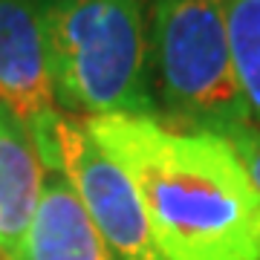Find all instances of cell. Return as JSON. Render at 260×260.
<instances>
[{
    "label": "cell",
    "mask_w": 260,
    "mask_h": 260,
    "mask_svg": "<svg viewBox=\"0 0 260 260\" xmlns=\"http://www.w3.org/2000/svg\"><path fill=\"white\" fill-rule=\"evenodd\" d=\"M84 127L133 179L162 260H260V194L225 136L148 116Z\"/></svg>",
    "instance_id": "1"
},
{
    "label": "cell",
    "mask_w": 260,
    "mask_h": 260,
    "mask_svg": "<svg viewBox=\"0 0 260 260\" xmlns=\"http://www.w3.org/2000/svg\"><path fill=\"white\" fill-rule=\"evenodd\" d=\"M64 110L159 119L148 0H29Z\"/></svg>",
    "instance_id": "2"
},
{
    "label": "cell",
    "mask_w": 260,
    "mask_h": 260,
    "mask_svg": "<svg viewBox=\"0 0 260 260\" xmlns=\"http://www.w3.org/2000/svg\"><path fill=\"white\" fill-rule=\"evenodd\" d=\"M159 121L229 136L251 121L229 49V0H150Z\"/></svg>",
    "instance_id": "3"
},
{
    "label": "cell",
    "mask_w": 260,
    "mask_h": 260,
    "mask_svg": "<svg viewBox=\"0 0 260 260\" xmlns=\"http://www.w3.org/2000/svg\"><path fill=\"white\" fill-rule=\"evenodd\" d=\"M32 139L44 168L70 179L116 260H162L133 179L95 145L84 124L58 113Z\"/></svg>",
    "instance_id": "4"
},
{
    "label": "cell",
    "mask_w": 260,
    "mask_h": 260,
    "mask_svg": "<svg viewBox=\"0 0 260 260\" xmlns=\"http://www.w3.org/2000/svg\"><path fill=\"white\" fill-rule=\"evenodd\" d=\"M0 104L29 133L58 116L41 23L29 0H0Z\"/></svg>",
    "instance_id": "5"
},
{
    "label": "cell",
    "mask_w": 260,
    "mask_h": 260,
    "mask_svg": "<svg viewBox=\"0 0 260 260\" xmlns=\"http://www.w3.org/2000/svg\"><path fill=\"white\" fill-rule=\"evenodd\" d=\"M47 168L23 121L0 104V260H20Z\"/></svg>",
    "instance_id": "6"
},
{
    "label": "cell",
    "mask_w": 260,
    "mask_h": 260,
    "mask_svg": "<svg viewBox=\"0 0 260 260\" xmlns=\"http://www.w3.org/2000/svg\"><path fill=\"white\" fill-rule=\"evenodd\" d=\"M20 260H116L61 171H47Z\"/></svg>",
    "instance_id": "7"
},
{
    "label": "cell",
    "mask_w": 260,
    "mask_h": 260,
    "mask_svg": "<svg viewBox=\"0 0 260 260\" xmlns=\"http://www.w3.org/2000/svg\"><path fill=\"white\" fill-rule=\"evenodd\" d=\"M229 49L243 102L260 124V0H229Z\"/></svg>",
    "instance_id": "8"
},
{
    "label": "cell",
    "mask_w": 260,
    "mask_h": 260,
    "mask_svg": "<svg viewBox=\"0 0 260 260\" xmlns=\"http://www.w3.org/2000/svg\"><path fill=\"white\" fill-rule=\"evenodd\" d=\"M225 139L232 142V148L237 150V156H240L243 168L249 174L251 185L257 188V194H260V124L246 121L237 130H232Z\"/></svg>",
    "instance_id": "9"
}]
</instances>
